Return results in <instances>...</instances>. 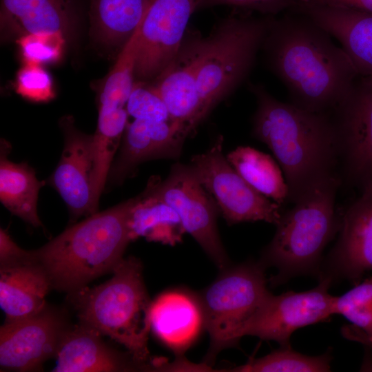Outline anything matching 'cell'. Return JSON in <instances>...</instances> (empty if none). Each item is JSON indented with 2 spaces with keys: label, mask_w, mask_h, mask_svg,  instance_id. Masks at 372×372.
Here are the masks:
<instances>
[{
  "label": "cell",
  "mask_w": 372,
  "mask_h": 372,
  "mask_svg": "<svg viewBox=\"0 0 372 372\" xmlns=\"http://www.w3.org/2000/svg\"><path fill=\"white\" fill-rule=\"evenodd\" d=\"M10 149L1 143L0 200L12 214L35 227L42 226L37 212L39 189L44 181L37 179L34 170L26 163H15L8 158Z\"/></svg>",
  "instance_id": "7402d4cb"
},
{
  "label": "cell",
  "mask_w": 372,
  "mask_h": 372,
  "mask_svg": "<svg viewBox=\"0 0 372 372\" xmlns=\"http://www.w3.org/2000/svg\"><path fill=\"white\" fill-rule=\"evenodd\" d=\"M331 282L320 280L309 291H293L271 295L248 322L243 336L273 340L281 347L290 346V338L297 329L328 319L333 315L335 296L328 292Z\"/></svg>",
  "instance_id": "8fae6325"
},
{
  "label": "cell",
  "mask_w": 372,
  "mask_h": 372,
  "mask_svg": "<svg viewBox=\"0 0 372 372\" xmlns=\"http://www.w3.org/2000/svg\"><path fill=\"white\" fill-rule=\"evenodd\" d=\"M329 353L308 356L293 351L291 346L281 347L262 358L234 367L240 372H326L331 371Z\"/></svg>",
  "instance_id": "83f0119b"
},
{
  "label": "cell",
  "mask_w": 372,
  "mask_h": 372,
  "mask_svg": "<svg viewBox=\"0 0 372 372\" xmlns=\"http://www.w3.org/2000/svg\"><path fill=\"white\" fill-rule=\"evenodd\" d=\"M333 313L349 322L344 331L347 337L372 349V277L335 296Z\"/></svg>",
  "instance_id": "484cf974"
},
{
  "label": "cell",
  "mask_w": 372,
  "mask_h": 372,
  "mask_svg": "<svg viewBox=\"0 0 372 372\" xmlns=\"http://www.w3.org/2000/svg\"><path fill=\"white\" fill-rule=\"evenodd\" d=\"M61 157L49 183L59 194L74 217L97 212L92 193L93 136L78 131L68 122L64 125Z\"/></svg>",
  "instance_id": "2e32d148"
},
{
  "label": "cell",
  "mask_w": 372,
  "mask_h": 372,
  "mask_svg": "<svg viewBox=\"0 0 372 372\" xmlns=\"http://www.w3.org/2000/svg\"><path fill=\"white\" fill-rule=\"evenodd\" d=\"M129 237L174 246L186 232L177 212L161 198L145 190L137 196L127 221Z\"/></svg>",
  "instance_id": "603a6c76"
},
{
  "label": "cell",
  "mask_w": 372,
  "mask_h": 372,
  "mask_svg": "<svg viewBox=\"0 0 372 372\" xmlns=\"http://www.w3.org/2000/svg\"><path fill=\"white\" fill-rule=\"evenodd\" d=\"M256 99L252 134L266 144L280 165L293 204L317 185L336 175L340 151L330 114L301 109L249 83Z\"/></svg>",
  "instance_id": "7a4b0ae2"
},
{
  "label": "cell",
  "mask_w": 372,
  "mask_h": 372,
  "mask_svg": "<svg viewBox=\"0 0 372 372\" xmlns=\"http://www.w3.org/2000/svg\"><path fill=\"white\" fill-rule=\"evenodd\" d=\"M75 16V0H1V28L19 37L39 32L65 34Z\"/></svg>",
  "instance_id": "44dd1931"
},
{
  "label": "cell",
  "mask_w": 372,
  "mask_h": 372,
  "mask_svg": "<svg viewBox=\"0 0 372 372\" xmlns=\"http://www.w3.org/2000/svg\"><path fill=\"white\" fill-rule=\"evenodd\" d=\"M196 0H149L141 25L135 76L156 78L178 53Z\"/></svg>",
  "instance_id": "7c38bea8"
},
{
  "label": "cell",
  "mask_w": 372,
  "mask_h": 372,
  "mask_svg": "<svg viewBox=\"0 0 372 372\" xmlns=\"http://www.w3.org/2000/svg\"><path fill=\"white\" fill-rule=\"evenodd\" d=\"M141 22L123 45L107 76L100 94L99 108L116 110L126 105L134 84Z\"/></svg>",
  "instance_id": "4316f807"
},
{
  "label": "cell",
  "mask_w": 372,
  "mask_h": 372,
  "mask_svg": "<svg viewBox=\"0 0 372 372\" xmlns=\"http://www.w3.org/2000/svg\"><path fill=\"white\" fill-rule=\"evenodd\" d=\"M296 10L340 43L360 76L372 75V13L300 0Z\"/></svg>",
  "instance_id": "e0dca14e"
},
{
  "label": "cell",
  "mask_w": 372,
  "mask_h": 372,
  "mask_svg": "<svg viewBox=\"0 0 372 372\" xmlns=\"http://www.w3.org/2000/svg\"><path fill=\"white\" fill-rule=\"evenodd\" d=\"M340 185L338 176H333L282 213L261 260L265 266L278 270L271 278L272 285L296 276H319L323 250L341 226L342 216L335 209Z\"/></svg>",
  "instance_id": "8992f818"
},
{
  "label": "cell",
  "mask_w": 372,
  "mask_h": 372,
  "mask_svg": "<svg viewBox=\"0 0 372 372\" xmlns=\"http://www.w3.org/2000/svg\"><path fill=\"white\" fill-rule=\"evenodd\" d=\"M261 50L291 103L309 112L332 113L360 76L331 36L296 10L273 18Z\"/></svg>",
  "instance_id": "6da1fadb"
},
{
  "label": "cell",
  "mask_w": 372,
  "mask_h": 372,
  "mask_svg": "<svg viewBox=\"0 0 372 372\" xmlns=\"http://www.w3.org/2000/svg\"><path fill=\"white\" fill-rule=\"evenodd\" d=\"M221 5L256 11L263 15L276 16L298 8L300 0H196L195 11Z\"/></svg>",
  "instance_id": "1f68e13d"
},
{
  "label": "cell",
  "mask_w": 372,
  "mask_h": 372,
  "mask_svg": "<svg viewBox=\"0 0 372 372\" xmlns=\"http://www.w3.org/2000/svg\"><path fill=\"white\" fill-rule=\"evenodd\" d=\"M321 6L353 9L372 13V0H301Z\"/></svg>",
  "instance_id": "836d02e7"
},
{
  "label": "cell",
  "mask_w": 372,
  "mask_h": 372,
  "mask_svg": "<svg viewBox=\"0 0 372 372\" xmlns=\"http://www.w3.org/2000/svg\"><path fill=\"white\" fill-rule=\"evenodd\" d=\"M262 262L222 270L199 298L209 348L203 364L209 366L223 349L235 347L245 327L271 293Z\"/></svg>",
  "instance_id": "52a82bcc"
},
{
  "label": "cell",
  "mask_w": 372,
  "mask_h": 372,
  "mask_svg": "<svg viewBox=\"0 0 372 372\" xmlns=\"http://www.w3.org/2000/svg\"><path fill=\"white\" fill-rule=\"evenodd\" d=\"M16 92L32 102L43 103L55 96L50 74L41 65L25 63L16 76Z\"/></svg>",
  "instance_id": "4dcf8cb0"
},
{
  "label": "cell",
  "mask_w": 372,
  "mask_h": 372,
  "mask_svg": "<svg viewBox=\"0 0 372 372\" xmlns=\"http://www.w3.org/2000/svg\"><path fill=\"white\" fill-rule=\"evenodd\" d=\"M274 17L232 16L207 37L185 35L179 50L192 75L203 120L246 79Z\"/></svg>",
  "instance_id": "277c9868"
},
{
  "label": "cell",
  "mask_w": 372,
  "mask_h": 372,
  "mask_svg": "<svg viewBox=\"0 0 372 372\" xmlns=\"http://www.w3.org/2000/svg\"><path fill=\"white\" fill-rule=\"evenodd\" d=\"M345 176L361 192L372 187V75L359 76L332 112Z\"/></svg>",
  "instance_id": "30bf717a"
},
{
  "label": "cell",
  "mask_w": 372,
  "mask_h": 372,
  "mask_svg": "<svg viewBox=\"0 0 372 372\" xmlns=\"http://www.w3.org/2000/svg\"><path fill=\"white\" fill-rule=\"evenodd\" d=\"M32 251L19 247L8 231L0 230V267L11 266L34 260Z\"/></svg>",
  "instance_id": "d6a6232c"
},
{
  "label": "cell",
  "mask_w": 372,
  "mask_h": 372,
  "mask_svg": "<svg viewBox=\"0 0 372 372\" xmlns=\"http://www.w3.org/2000/svg\"><path fill=\"white\" fill-rule=\"evenodd\" d=\"M145 190L164 200L177 212L185 231L220 270L228 267V257L216 226L218 208L189 165H173L163 180L152 178Z\"/></svg>",
  "instance_id": "9c48e42d"
},
{
  "label": "cell",
  "mask_w": 372,
  "mask_h": 372,
  "mask_svg": "<svg viewBox=\"0 0 372 372\" xmlns=\"http://www.w3.org/2000/svg\"><path fill=\"white\" fill-rule=\"evenodd\" d=\"M148 1L92 0V21L102 41L112 45H124L141 23Z\"/></svg>",
  "instance_id": "d4e9b609"
},
{
  "label": "cell",
  "mask_w": 372,
  "mask_h": 372,
  "mask_svg": "<svg viewBox=\"0 0 372 372\" xmlns=\"http://www.w3.org/2000/svg\"><path fill=\"white\" fill-rule=\"evenodd\" d=\"M189 136L182 125L172 121L134 119L126 126L107 180L121 184L135 172L139 164L149 160L178 158Z\"/></svg>",
  "instance_id": "9a60e30c"
},
{
  "label": "cell",
  "mask_w": 372,
  "mask_h": 372,
  "mask_svg": "<svg viewBox=\"0 0 372 372\" xmlns=\"http://www.w3.org/2000/svg\"><path fill=\"white\" fill-rule=\"evenodd\" d=\"M339 231L318 277L331 283L339 279L356 283L372 271V188L362 191L342 214Z\"/></svg>",
  "instance_id": "5bb4252c"
},
{
  "label": "cell",
  "mask_w": 372,
  "mask_h": 372,
  "mask_svg": "<svg viewBox=\"0 0 372 372\" xmlns=\"http://www.w3.org/2000/svg\"><path fill=\"white\" fill-rule=\"evenodd\" d=\"M136 199L88 216L32 251L53 288L71 293L113 272L131 242L127 221Z\"/></svg>",
  "instance_id": "3957f363"
},
{
  "label": "cell",
  "mask_w": 372,
  "mask_h": 372,
  "mask_svg": "<svg viewBox=\"0 0 372 372\" xmlns=\"http://www.w3.org/2000/svg\"><path fill=\"white\" fill-rule=\"evenodd\" d=\"M112 273L103 284L69 293L70 300L81 324L123 345L147 368L151 361L147 342L152 301L144 284L142 264L135 257L123 258Z\"/></svg>",
  "instance_id": "5b68a950"
},
{
  "label": "cell",
  "mask_w": 372,
  "mask_h": 372,
  "mask_svg": "<svg viewBox=\"0 0 372 372\" xmlns=\"http://www.w3.org/2000/svg\"><path fill=\"white\" fill-rule=\"evenodd\" d=\"M101 334L87 327L68 328L55 358V372L125 371L141 368L133 358H126L103 341Z\"/></svg>",
  "instance_id": "ac0fdd59"
},
{
  "label": "cell",
  "mask_w": 372,
  "mask_h": 372,
  "mask_svg": "<svg viewBox=\"0 0 372 372\" xmlns=\"http://www.w3.org/2000/svg\"><path fill=\"white\" fill-rule=\"evenodd\" d=\"M68 327L63 316L45 307L22 320L6 322L0 329L1 369L28 371L40 369L55 357Z\"/></svg>",
  "instance_id": "4fadbf2b"
},
{
  "label": "cell",
  "mask_w": 372,
  "mask_h": 372,
  "mask_svg": "<svg viewBox=\"0 0 372 372\" xmlns=\"http://www.w3.org/2000/svg\"><path fill=\"white\" fill-rule=\"evenodd\" d=\"M236 172L256 190L280 205L289 200V189L280 165L269 154L240 146L227 155Z\"/></svg>",
  "instance_id": "cb8c5ba5"
},
{
  "label": "cell",
  "mask_w": 372,
  "mask_h": 372,
  "mask_svg": "<svg viewBox=\"0 0 372 372\" xmlns=\"http://www.w3.org/2000/svg\"><path fill=\"white\" fill-rule=\"evenodd\" d=\"M126 110L134 119L172 121L167 106L160 95L151 85L147 86L142 82H134L126 103Z\"/></svg>",
  "instance_id": "f546056e"
},
{
  "label": "cell",
  "mask_w": 372,
  "mask_h": 372,
  "mask_svg": "<svg viewBox=\"0 0 372 372\" xmlns=\"http://www.w3.org/2000/svg\"><path fill=\"white\" fill-rule=\"evenodd\" d=\"M52 287L43 267L34 259L0 268V304L6 322L34 316L45 308Z\"/></svg>",
  "instance_id": "ffe728a7"
},
{
  "label": "cell",
  "mask_w": 372,
  "mask_h": 372,
  "mask_svg": "<svg viewBox=\"0 0 372 372\" xmlns=\"http://www.w3.org/2000/svg\"><path fill=\"white\" fill-rule=\"evenodd\" d=\"M223 136H218L205 152L194 155L189 166L214 198L229 225L265 221L277 225L281 205L252 187L223 154Z\"/></svg>",
  "instance_id": "ba28073f"
},
{
  "label": "cell",
  "mask_w": 372,
  "mask_h": 372,
  "mask_svg": "<svg viewBox=\"0 0 372 372\" xmlns=\"http://www.w3.org/2000/svg\"><path fill=\"white\" fill-rule=\"evenodd\" d=\"M65 41L62 32L33 33L17 40L25 63L38 65L58 61L63 54Z\"/></svg>",
  "instance_id": "f1b7e54d"
},
{
  "label": "cell",
  "mask_w": 372,
  "mask_h": 372,
  "mask_svg": "<svg viewBox=\"0 0 372 372\" xmlns=\"http://www.w3.org/2000/svg\"><path fill=\"white\" fill-rule=\"evenodd\" d=\"M204 327L200 300L178 290L159 295L152 303L151 330L175 352L188 348Z\"/></svg>",
  "instance_id": "d6986e66"
}]
</instances>
